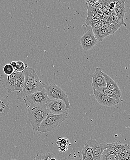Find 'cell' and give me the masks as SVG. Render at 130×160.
Returning <instances> with one entry per match:
<instances>
[{
	"label": "cell",
	"mask_w": 130,
	"mask_h": 160,
	"mask_svg": "<svg viewBox=\"0 0 130 160\" xmlns=\"http://www.w3.org/2000/svg\"><path fill=\"white\" fill-rule=\"evenodd\" d=\"M25 82L23 91L18 94V99L23 98L27 95L32 94L44 88V84L38 78L33 68L27 66L23 71Z\"/></svg>",
	"instance_id": "obj_1"
},
{
	"label": "cell",
	"mask_w": 130,
	"mask_h": 160,
	"mask_svg": "<svg viewBox=\"0 0 130 160\" xmlns=\"http://www.w3.org/2000/svg\"><path fill=\"white\" fill-rule=\"evenodd\" d=\"M25 104L28 111L27 123L34 132H37L41 123L48 116V112L46 105L28 106L27 103Z\"/></svg>",
	"instance_id": "obj_2"
},
{
	"label": "cell",
	"mask_w": 130,
	"mask_h": 160,
	"mask_svg": "<svg viewBox=\"0 0 130 160\" xmlns=\"http://www.w3.org/2000/svg\"><path fill=\"white\" fill-rule=\"evenodd\" d=\"M69 115L68 110L60 114L48 113V116L41 123L38 132L47 133L55 130L62 123L66 120Z\"/></svg>",
	"instance_id": "obj_3"
},
{
	"label": "cell",
	"mask_w": 130,
	"mask_h": 160,
	"mask_svg": "<svg viewBox=\"0 0 130 160\" xmlns=\"http://www.w3.org/2000/svg\"><path fill=\"white\" fill-rule=\"evenodd\" d=\"M44 88L50 100L58 99L62 100L65 104L68 110L71 108V104L69 98L65 91L62 90L55 83L44 84Z\"/></svg>",
	"instance_id": "obj_4"
},
{
	"label": "cell",
	"mask_w": 130,
	"mask_h": 160,
	"mask_svg": "<svg viewBox=\"0 0 130 160\" xmlns=\"http://www.w3.org/2000/svg\"><path fill=\"white\" fill-rule=\"evenodd\" d=\"M23 98L24 101L27 103H29L32 105L39 106L46 105L50 100L45 88L27 95Z\"/></svg>",
	"instance_id": "obj_5"
},
{
	"label": "cell",
	"mask_w": 130,
	"mask_h": 160,
	"mask_svg": "<svg viewBox=\"0 0 130 160\" xmlns=\"http://www.w3.org/2000/svg\"><path fill=\"white\" fill-rule=\"evenodd\" d=\"M86 143L91 147L93 151L92 160H100L103 152L108 149L109 143L103 141L98 139H89Z\"/></svg>",
	"instance_id": "obj_6"
},
{
	"label": "cell",
	"mask_w": 130,
	"mask_h": 160,
	"mask_svg": "<svg viewBox=\"0 0 130 160\" xmlns=\"http://www.w3.org/2000/svg\"><path fill=\"white\" fill-rule=\"evenodd\" d=\"M46 107L48 113L53 114H62L68 110L65 103L58 99L49 100Z\"/></svg>",
	"instance_id": "obj_7"
},
{
	"label": "cell",
	"mask_w": 130,
	"mask_h": 160,
	"mask_svg": "<svg viewBox=\"0 0 130 160\" xmlns=\"http://www.w3.org/2000/svg\"><path fill=\"white\" fill-rule=\"evenodd\" d=\"M98 42V40L95 37L92 28L88 29L80 38L82 47L86 51L91 50Z\"/></svg>",
	"instance_id": "obj_8"
},
{
	"label": "cell",
	"mask_w": 130,
	"mask_h": 160,
	"mask_svg": "<svg viewBox=\"0 0 130 160\" xmlns=\"http://www.w3.org/2000/svg\"><path fill=\"white\" fill-rule=\"evenodd\" d=\"M93 94L97 102L102 106L113 107L119 104V100L109 97L97 90H93Z\"/></svg>",
	"instance_id": "obj_9"
},
{
	"label": "cell",
	"mask_w": 130,
	"mask_h": 160,
	"mask_svg": "<svg viewBox=\"0 0 130 160\" xmlns=\"http://www.w3.org/2000/svg\"><path fill=\"white\" fill-rule=\"evenodd\" d=\"M17 71H14L12 75H6L2 74L0 76V82L4 88L7 90L8 92H11L15 91V80Z\"/></svg>",
	"instance_id": "obj_10"
},
{
	"label": "cell",
	"mask_w": 130,
	"mask_h": 160,
	"mask_svg": "<svg viewBox=\"0 0 130 160\" xmlns=\"http://www.w3.org/2000/svg\"><path fill=\"white\" fill-rule=\"evenodd\" d=\"M101 68L96 67L95 72L92 75V86L93 90L106 87V82L103 76Z\"/></svg>",
	"instance_id": "obj_11"
},
{
	"label": "cell",
	"mask_w": 130,
	"mask_h": 160,
	"mask_svg": "<svg viewBox=\"0 0 130 160\" xmlns=\"http://www.w3.org/2000/svg\"><path fill=\"white\" fill-rule=\"evenodd\" d=\"M130 148V146L128 143H123L121 142L118 141L109 143L108 149L114 152L116 155H119L128 151Z\"/></svg>",
	"instance_id": "obj_12"
},
{
	"label": "cell",
	"mask_w": 130,
	"mask_h": 160,
	"mask_svg": "<svg viewBox=\"0 0 130 160\" xmlns=\"http://www.w3.org/2000/svg\"><path fill=\"white\" fill-rule=\"evenodd\" d=\"M102 75L105 79L107 88L113 92L120 99L121 96V92L116 82L107 75L106 73L102 72Z\"/></svg>",
	"instance_id": "obj_13"
},
{
	"label": "cell",
	"mask_w": 130,
	"mask_h": 160,
	"mask_svg": "<svg viewBox=\"0 0 130 160\" xmlns=\"http://www.w3.org/2000/svg\"><path fill=\"white\" fill-rule=\"evenodd\" d=\"M25 82V76L23 72H17L15 80V90L22 92Z\"/></svg>",
	"instance_id": "obj_14"
},
{
	"label": "cell",
	"mask_w": 130,
	"mask_h": 160,
	"mask_svg": "<svg viewBox=\"0 0 130 160\" xmlns=\"http://www.w3.org/2000/svg\"><path fill=\"white\" fill-rule=\"evenodd\" d=\"M8 96L3 98L0 97V117H3L7 115L10 110V104L8 101Z\"/></svg>",
	"instance_id": "obj_15"
},
{
	"label": "cell",
	"mask_w": 130,
	"mask_h": 160,
	"mask_svg": "<svg viewBox=\"0 0 130 160\" xmlns=\"http://www.w3.org/2000/svg\"><path fill=\"white\" fill-rule=\"evenodd\" d=\"M113 10L118 17V22L122 23L125 27H126L127 25L124 22V17L126 12L125 2L122 3L119 5L118 6L115 8Z\"/></svg>",
	"instance_id": "obj_16"
},
{
	"label": "cell",
	"mask_w": 130,
	"mask_h": 160,
	"mask_svg": "<svg viewBox=\"0 0 130 160\" xmlns=\"http://www.w3.org/2000/svg\"><path fill=\"white\" fill-rule=\"evenodd\" d=\"M122 26H124V25L120 22L112 23L109 25L108 27L106 29V37L114 34L118 29Z\"/></svg>",
	"instance_id": "obj_17"
},
{
	"label": "cell",
	"mask_w": 130,
	"mask_h": 160,
	"mask_svg": "<svg viewBox=\"0 0 130 160\" xmlns=\"http://www.w3.org/2000/svg\"><path fill=\"white\" fill-rule=\"evenodd\" d=\"M82 159L84 160H92L93 156V149L86 142L82 148Z\"/></svg>",
	"instance_id": "obj_18"
},
{
	"label": "cell",
	"mask_w": 130,
	"mask_h": 160,
	"mask_svg": "<svg viewBox=\"0 0 130 160\" xmlns=\"http://www.w3.org/2000/svg\"><path fill=\"white\" fill-rule=\"evenodd\" d=\"M100 160H118V155L107 149L103 152Z\"/></svg>",
	"instance_id": "obj_19"
},
{
	"label": "cell",
	"mask_w": 130,
	"mask_h": 160,
	"mask_svg": "<svg viewBox=\"0 0 130 160\" xmlns=\"http://www.w3.org/2000/svg\"><path fill=\"white\" fill-rule=\"evenodd\" d=\"M91 28L95 38L98 40V41H100V42L102 41L106 37V30L103 29L101 28Z\"/></svg>",
	"instance_id": "obj_20"
},
{
	"label": "cell",
	"mask_w": 130,
	"mask_h": 160,
	"mask_svg": "<svg viewBox=\"0 0 130 160\" xmlns=\"http://www.w3.org/2000/svg\"><path fill=\"white\" fill-rule=\"evenodd\" d=\"M96 90H97V91L103 93L105 95L109 96V97L114 98V99L119 100V98H118L117 95H116L113 92L110 90L108 88H107V87H103L102 88H98V89H96Z\"/></svg>",
	"instance_id": "obj_21"
},
{
	"label": "cell",
	"mask_w": 130,
	"mask_h": 160,
	"mask_svg": "<svg viewBox=\"0 0 130 160\" xmlns=\"http://www.w3.org/2000/svg\"><path fill=\"white\" fill-rule=\"evenodd\" d=\"M52 158H54L52 153H46L43 154H38L34 160H50Z\"/></svg>",
	"instance_id": "obj_22"
},
{
	"label": "cell",
	"mask_w": 130,
	"mask_h": 160,
	"mask_svg": "<svg viewBox=\"0 0 130 160\" xmlns=\"http://www.w3.org/2000/svg\"><path fill=\"white\" fill-rule=\"evenodd\" d=\"M3 70L4 74L6 75H12L15 71V69H13V67L10 65V63H8L5 65Z\"/></svg>",
	"instance_id": "obj_23"
},
{
	"label": "cell",
	"mask_w": 130,
	"mask_h": 160,
	"mask_svg": "<svg viewBox=\"0 0 130 160\" xmlns=\"http://www.w3.org/2000/svg\"><path fill=\"white\" fill-rule=\"evenodd\" d=\"M27 66H28V64H25L22 61H16L15 71H17V72H23Z\"/></svg>",
	"instance_id": "obj_24"
},
{
	"label": "cell",
	"mask_w": 130,
	"mask_h": 160,
	"mask_svg": "<svg viewBox=\"0 0 130 160\" xmlns=\"http://www.w3.org/2000/svg\"><path fill=\"white\" fill-rule=\"evenodd\" d=\"M118 160H130V148L128 151L118 155Z\"/></svg>",
	"instance_id": "obj_25"
},
{
	"label": "cell",
	"mask_w": 130,
	"mask_h": 160,
	"mask_svg": "<svg viewBox=\"0 0 130 160\" xmlns=\"http://www.w3.org/2000/svg\"><path fill=\"white\" fill-rule=\"evenodd\" d=\"M70 143V141L67 138L59 137L57 141V144L58 145L60 144H63V145H68Z\"/></svg>",
	"instance_id": "obj_26"
},
{
	"label": "cell",
	"mask_w": 130,
	"mask_h": 160,
	"mask_svg": "<svg viewBox=\"0 0 130 160\" xmlns=\"http://www.w3.org/2000/svg\"><path fill=\"white\" fill-rule=\"evenodd\" d=\"M103 21H101L100 22H94L90 25L91 28H99L102 27Z\"/></svg>",
	"instance_id": "obj_27"
},
{
	"label": "cell",
	"mask_w": 130,
	"mask_h": 160,
	"mask_svg": "<svg viewBox=\"0 0 130 160\" xmlns=\"http://www.w3.org/2000/svg\"><path fill=\"white\" fill-rule=\"evenodd\" d=\"M58 149L59 152H63L67 151L68 149V145H63V144H60L58 145Z\"/></svg>",
	"instance_id": "obj_28"
},
{
	"label": "cell",
	"mask_w": 130,
	"mask_h": 160,
	"mask_svg": "<svg viewBox=\"0 0 130 160\" xmlns=\"http://www.w3.org/2000/svg\"><path fill=\"white\" fill-rule=\"evenodd\" d=\"M85 2L86 5L88 6H94L96 2L99 1V0H83Z\"/></svg>",
	"instance_id": "obj_29"
},
{
	"label": "cell",
	"mask_w": 130,
	"mask_h": 160,
	"mask_svg": "<svg viewBox=\"0 0 130 160\" xmlns=\"http://www.w3.org/2000/svg\"><path fill=\"white\" fill-rule=\"evenodd\" d=\"M109 1L115 3V8L118 6L119 5L122 4V3L125 2V0H109Z\"/></svg>",
	"instance_id": "obj_30"
},
{
	"label": "cell",
	"mask_w": 130,
	"mask_h": 160,
	"mask_svg": "<svg viewBox=\"0 0 130 160\" xmlns=\"http://www.w3.org/2000/svg\"><path fill=\"white\" fill-rule=\"evenodd\" d=\"M108 6L110 10H111V11L112 10H113L115 8V3L113 2H110L109 1V3Z\"/></svg>",
	"instance_id": "obj_31"
},
{
	"label": "cell",
	"mask_w": 130,
	"mask_h": 160,
	"mask_svg": "<svg viewBox=\"0 0 130 160\" xmlns=\"http://www.w3.org/2000/svg\"><path fill=\"white\" fill-rule=\"evenodd\" d=\"M60 2H61L62 3H66V2H76V1H78V0H58Z\"/></svg>",
	"instance_id": "obj_32"
},
{
	"label": "cell",
	"mask_w": 130,
	"mask_h": 160,
	"mask_svg": "<svg viewBox=\"0 0 130 160\" xmlns=\"http://www.w3.org/2000/svg\"><path fill=\"white\" fill-rule=\"evenodd\" d=\"M10 65L13 67V69H15V67H16V62L15 61H12L10 63Z\"/></svg>",
	"instance_id": "obj_33"
},
{
	"label": "cell",
	"mask_w": 130,
	"mask_h": 160,
	"mask_svg": "<svg viewBox=\"0 0 130 160\" xmlns=\"http://www.w3.org/2000/svg\"><path fill=\"white\" fill-rule=\"evenodd\" d=\"M62 160H77L74 158H63Z\"/></svg>",
	"instance_id": "obj_34"
},
{
	"label": "cell",
	"mask_w": 130,
	"mask_h": 160,
	"mask_svg": "<svg viewBox=\"0 0 130 160\" xmlns=\"http://www.w3.org/2000/svg\"><path fill=\"white\" fill-rule=\"evenodd\" d=\"M50 160H57L55 158H51V159H50Z\"/></svg>",
	"instance_id": "obj_35"
},
{
	"label": "cell",
	"mask_w": 130,
	"mask_h": 160,
	"mask_svg": "<svg viewBox=\"0 0 130 160\" xmlns=\"http://www.w3.org/2000/svg\"><path fill=\"white\" fill-rule=\"evenodd\" d=\"M80 160H83L82 158V159H80Z\"/></svg>",
	"instance_id": "obj_36"
},
{
	"label": "cell",
	"mask_w": 130,
	"mask_h": 160,
	"mask_svg": "<svg viewBox=\"0 0 130 160\" xmlns=\"http://www.w3.org/2000/svg\"></svg>",
	"instance_id": "obj_37"
},
{
	"label": "cell",
	"mask_w": 130,
	"mask_h": 160,
	"mask_svg": "<svg viewBox=\"0 0 130 160\" xmlns=\"http://www.w3.org/2000/svg\"></svg>",
	"instance_id": "obj_38"
}]
</instances>
